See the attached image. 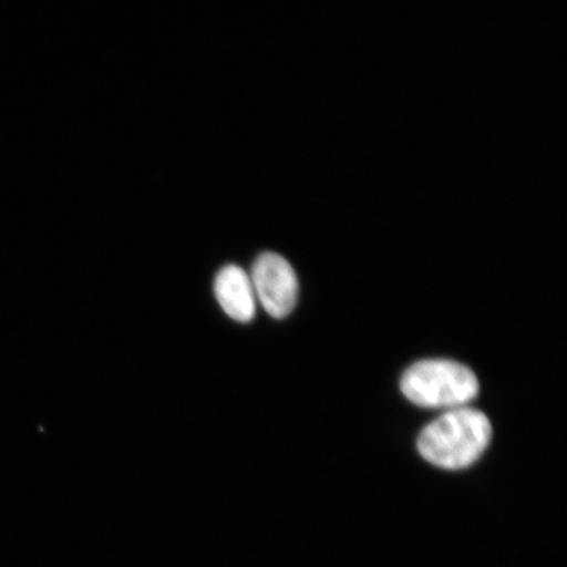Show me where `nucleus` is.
Returning <instances> with one entry per match:
<instances>
[{
  "mask_svg": "<svg viewBox=\"0 0 567 567\" xmlns=\"http://www.w3.org/2000/svg\"><path fill=\"white\" fill-rule=\"evenodd\" d=\"M217 301L225 313L234 321L247 323L257 313V297H255L250 275L237 266H226L218 272L215 281Z\"/></svg>",
  "mask_w": 567,
  "mask_h": 567,
  "instance_id": "nucleus-4",
  "label": "nucleus"
},
{
  "mask_svg": "<svg viewBox=\"0 0 567 567\" xmlns=\"http://www.w3.org/2000/svg\"><path fill=\"white\" fill-rule=\"evenodd\" d=\"M255 297L267 313L286 318L296 307L299 280L292 266L281 255L265 252L255 260L250 275Z\"/></svg>",
  "mask_w": 567,
  "mask_h": 567,
  "instance_id": "nucleus-3",
  "label": "nucleus"
},
{
  "mask_svg": "<svg viewBox=\"0 0 567 567\" xmlns=\"http://www.w3.org/2000/svg\"><path fill=\"white\" fill-rule=\"evenodd\" d=\"M492 437V423L482 411L457 408L446 411L422 431L417 451L432 465L460 471L484 455Z\"/></svg>",
  "mask_w": 567,
  "mask_h": 567,
  "instance_id": "nucleus-1",
  "label": "nucleus"
},
{
  "mask_svg": "<svg viewBox=\"0 0 567 567\" xmlns=\"http://www.w3.org/2000/svg\"><path fill=\"white\" fill-rule=\"evenodd\" d=\"M402 393L416 406L425 409L464 408L480 390L476 374L452 360L417 361L403 373Z\"/></svg>",
  "mask_w": 567,
  "mask_h": 567,
  "instance_id": "nucleus-2",
  "label": "nucleus"
}]
</instances>
